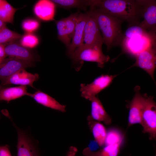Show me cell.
<instances>
[{"label":"cell","instance_id":"20","mask_svg":"<svg viewBox=\"0 0 156 156\" xmlns=\"http://www.w3.org/2000/svg\"><path fill=\"white\" fill-rule=\"evenodd\" d=\"M88 123L95 140L99 146L102 147L105 145L107 131L101 123L93 119L90 115L87 117Z\"/></svg>","mask_w":156,"mask_h":156},{"label":"cell","instance_id":"32","mask_svg":"<svg viewBox=\"0 0 156 156\" xmlns=\"http://www.w3.org/2000/svg\"><path fill=\"white\" fill-rule=\"evenodd\" d=\"M6 23L0 19V29L3 28L6 26Z\"/></svg>","mask_w":156,"mask_h":156},{"label":"cell","instance_id":"12","mask_svg":"<svg viewBox=\"0 0 156 156\" xmlns=\"http://www.w3.org/2000/svg\"><path fill=\"white\" fill-rule=\"evenodd\" d=\"M4 48L6 55L9 57L33 63L39 59L38 56L32 51L15 41L7 44Z\"/></svg>","mask_w":156,"mask_h":156},{"label":"cell","instance_id":"31","mask_svg":"<svg viewBox=\"0 0 156 156\" xmlns=\"http://www.w3.org/2000/svg\"><path fill=\"white\" fill-rule=\"evenodd\" d=\"M77 151L76 147L74 146H71L69 148L66 156H76Z\"/></svg>","mask_w":156,"mask_h":156},{"label":"cell","instance_id":"25","mask_svg":"<svg viewBox=\"0 0 156 156\" xmlns=\"http://www.w3.org/2000/svg\"><path fill=\"white\" fill-rule=\"evenodd\" d=\"M22 35L12 31L6 26L0 29V44L4 45L10 42L20 39Z\"/></svg>","mask_w":156,"mask_h":156},{"label":"cell","instance_id":"14","mask_svg":"<svg viewBox=\"0 0 156 156\" xmlns=\"http://www.w3.org/2000/svg\"><path fill=\"white\" fill-rule=\"evenodd\" d=\"M88 16V12H79L77 16L70 45L66 53L70 58L75 49L83 44L84 27Z\"/></svg>","mask_w":156,"mask_h":156},{"label":"cell","instance_id":"6","mask_svg":"<svg viewBox=\"0 0 156 156\" xmlns=\"http://www.w3.org/2000/svg\"><path fill=\"white\" fill-rule=\"evenodd\" d=\"M143 20L138 25L148 32L156 34V1L136 0Z\"/></svg>","mask_w":156,"mask_h":156},{"label":"cell","instance_id":"15","mask_svg":"<svg viewBox=\"0 0 156 156\" xmlns=\"http://www.w3.org/2000/svg\"><path fill=\"white\" fill-rule=\"evenodd\" d=\"M14 126L17 133V156H39L35 145L29 136L24 131Z\"/></svg>","mask_w":156,"mask_h":156},{"label":"cell","instance_id":"30","mask_svg":"<svg viewBox=\"0 0 156 156\" xmlns=\"http://www.w3.org/2000/svg\"><path fill=\"white\" fill-rule=\"evenodd\" d=\"M6 55L4 48V45L0 44V63L6 58Z\"/></svg>","mask_w":156,"mask_h":156},{"label":"cell","instance_id":"1","mask_svg":"<svg viewBox=\"0 0 156 156\" xmlns=\"http://www.w3.org/2000/svg\"><path fill=\"white\" fill-rule=\"evenodd\" d=\"M90 7L125 21L129 26L138 24L141 18L136 0H90Z\"/></svg>","mask_w":156,"mask_h":156},{"label":"cell","instance_id":"9","mask_svg":"<svg viewBox=\"0 0 156 156\" xmlns=\"http://www.w3.org/2000/svg\"><path fill=\"white\" fill-rule=\"evenodd\" d=\"M88 12V16L84 27L81 45L96 46L102 47L103 39L97 23L91 12L89 11Z\"/></svg>","mask_w":156,"mask_h":156},{"label":"cell","instance_id":"24","mask_svg":"<svg viewBox=\"0 0 156 156\" xmlns=\"http://www.w3.org/2000/svg\"><path fill=\"white\" fill-rule=\"evenodd\" d=\"M59 7L66 9L77 8L86 10L90 5V0H52Z\"/></svg>","mask_w":156,"mask_h":156},{"label":"cell","instance_id":"8","mask_svg":"<svg viewBox=\"0 0 156 156\" xmlns=\"http://www.w3.org/2000/svg\"><path fill=\"white\" fill-rule=\"evenodd\" d=\"M156 45L142 51L135 56V63L129 68L139 67L146 71L155 81L154 74L156 67Z\"/></svg>","mask_w":156,"mask_h":156},{"label":"cell","instance_id":"17","mask_svg":"<svg viewBox=\"0 0 156 156\" xmlns=\"http://www.w3.org/2000/svg\"><path fill=\"white\" fill-rule=\"evenodd\" d=\"M56 5L51 1L40 0L35 4L33 8L34 14L40 20L49 21L54 20Z\"/></svg>","mask_w":156,"mask_h":156},{"label":"cell","instance_id":"16","mask_svg":"<svg viewBox=\"0 0 156 156\" xmlns=\"http://www.w3.org/2000/svg\"><path fill=\"white\" fill-rule=\"evenodd\" d=\"M38 74H33L27 71L24 69H21L1 81L2 85L10 84L20 86H29L34 88L33 83L39 79Z\"/></svg>","mask_w":156,"mask_h":156},{"label":"cell","instance_id":"11","mask_svg":"<svg viewBox=\"0 0 156 156\" xmlns=\"http://www.w3.org/2000/svg\"><path fill=\"white\" fill-rule=\"evenodd\" d=\"M34 66L33 62L6 58L0 63V80L2 81L21 69Z\"/></svg>","mask_w":156,"mask_h":156},{"label":"cell","instance_id":"4","mask_svg":"<svg viewBox=\"0 0 156 156\" xmlns=\"http://www.w3.org/2000/svg\"><path fill=\"white\" fill-rule=\"evenodd\" d=\"M155 45L156 35H137L123 38L120 46L122 50L120 54L127 53L135 57L149 47Z\"/></svg>","mask_w":156,"mask_h":156},{"label":"cell","instance_id":"29","mask_svg":"<svg viewBox=\"0 0 156 156\" xmlns=\"http://www.w3.org/2000/svg\"><path fill=\"white\" fill-rule=\"evenodd\" d=\"M0 156H12L8 145L0 146Z\"/></svg>","mask_w":156,"mask_h":156},{"label":"cell","instance_id":"21","mask_svg":"<svg viewBox=\"0 0 156 156\" xmlns=\"http://www.w3.org/2000/svg\"><path fill=\"white\" fill-rule=\"evenodd\" d=\"M26 86L3 87L0 90V101H4L9 102L11 101L27 95Z\"/></svg>","mask_w":156,"mask_h":156},{"label":"cell","instance_id":"13","mask_svg":"<svg viewBox=\"0 0 156 156\" xmlns=\"http://www.w3.org/2000/svg\"><path fill=\"white\" fill-rule=\"evenodd\" d=\"M134 95L129 105L128 126L136 124L141 125L142 110L145 101L144 96L140 92V88L136 87Z\"/></svg>","mask_w":156,"mask_h":156},{"label":"cell","instance_id":"19","mask_svg":"<svg viewBox=\"0 0 156 156\" xmlns=\"http://www.w3.org/2000/svg\"><path fill=\"white\" fill-rule=\"evenodd\" d=\"M91 102V114L90 116L94 120L99 122H102L107 125L111 124L112 120L107 114L102 104L96 96L91 98L89 100Z\"/></svg>","mask_w":156,"mask_h":156},{"label":"cell","instance_id":"18","mask_svg":"<svg viewBox=\"0 0 156 156\" xmlns=\"http://www.w3.org/2000/svg\"><path fill=\"white\" fill-rule=\"evenodd\" d=\"M27 96L45 107L62 112L66 111V105L61 104L55 99L41 91L38 90L33 93H28Z\"/></svg>","mask_w":156,"mask_h":156},{"label":"cell","instance_id":"23","mask_svg":"<svg viewBox=\"0 0 156 156\" xmlns=\"http://www.w3.org/2000/svg\"><path fill=\"white\" fill-rule=\"evenodd\" d=\"M19 8H14L6 1L0 0V19L13 24L15 13Z\"/></svg>","mask_w":156,"mask_h":156},{"label":"cell","instance_id":"3","mask_svg":"<svg viewBox=\"0 0 156 156\" xmlns=\"http://www.w3.org/2000/svg\"><path fill=\"white\" fill-rule=\"evenodd\" d=\"M70 58L77 71L80 69L84 61L96 62L98 66L102 68L110 60L109 55L103 53L102 47L96 46L81 45L75 49Z\"/></svg>","mask_w":156,"mask_h":156},{"label":"cell","instance_id":"28","mask_svg":"<svg viewBox=\"0 0 156 156\" xmlns=\"http://www.w3.org/2000/svg\"><path fill=\"white\" fill-rule=\"evenodd\" d=\"M40 25L39 22L36 19L28 18L23 21L21 27L26 33H33L39 29Z\"/></svg>","mask_w":156,"mask_h":156},{"label":"cell","instance_id":"7","mask_svg":"<svg viewBox=\"0 0 156 156\" xmlns=\"http://www.w3.org/2000/svg\"><path fill=\"white\" fill-rule=\"evenodd\" d=\"M79 11L57 21L55 23L57 32V39L66 47H69L74 30L76 22Z\"/></svg>","mask_w":156,"mask_h":156},{"label":"cell","instance_id":"33","mask_svg":"<svg viewBox=\"0 0 156 156\" xmlns=\"http://www.w3.org/2000/svg\"><path fill=\"white\" fill-rule=\"evenodd\" d=\"M3 87V86H1V85H0V90L1 88H2Z\"/></svg>","mask_w":156,"mask_h":156},{"label":"cell","instance_id":"10","mask_svg":"<svg viewBox=\"0 0 156 156\" xmlns=\"http://www.w3.org/2000/svg\"><path fill=\"white\" fill-rule=\"evenodd\" d=\"M116 75H102L95 79L91 83L86 85H80L81 96L83 98L89 100L105 89L111 84Z\"/></svg>","mask_w":156,"mask_h":156},{"label":"cell","instance_id":"22","mask_svg":"<svg viewBox=\"0 0 156 156\" xmlns=\"http://www.w3.org/2000/svg\"><path fill=\"white\" fill-rule=\"evenodd\" d=\"M122 143L105 146L96 151H93L88 148H85L83 154L85 156H118Z\"/></svg>","mask_w":156,"mask_h":156},{"label":"cell","instance_id":"26","mask_svg":"<svg viewBox=\"0 0 156 156\" xmlns=\"http://www.w3.org/2000/svg\"><path fill=\"white\" fill-rule=\"evenodd\" d=\"M124 135L119 130L112 128L107 131L105 144V146L122 143Z\"/></svg>","mask_w":156,"mask_h":156},{"label":"cell","instance_id":"2","mask_svg":"<svg viewBox=\"0 0 156 156\" xmlns=\"http://www.w3.org/2000/svg\"><path fill=\"white\" fill-rule=\"evenodd\" d=\"M89 11L95 18L103 35V44L109 51L114 47L120 46L123 37L121 25L123 21L95 7Z\"/></svg>","mask_w":156,"mask_h":156},{"label":"cell","instance_id":"27","mask_svg":"<svg viewBox=\"0 0 156 156\" xmlns=\"http://www.w3.org/2000/svg\"><path fill=\"white\" fill-rule=\"evenodd\" d=\"M20 39V44L29 49L36 47L39 43V38L33 33H26Z\"/></svg>","mask_w":156,"mask_h":156},{"label":"cell","instance_id":"5","mask_svg":"<svg viewBox=\"0 0 156 156\" xmlns=\"http://www.w3.org/2000/svg\"><path fill=\"white\" fill-rule=\"evenodd\" d=\"M145 101L142 110L141 125L143 132L148 133L151 140L156 138V105L153 97L144 95Z\"/></svg>","mask_w":156,"mask_h":156}]
</instances>
